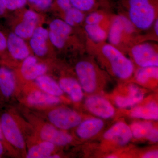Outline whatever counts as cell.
Instances as JSON below:
<instances>
[{
	"label": "cell",
	"instance_id": "cell-28",
	"mask_svg": "<svg viewBox=\"0 0 158 158\" xmlns=\"http://www.w3.org/2000/svg\"><path fill=\"white\" fill-rule=\"evenodd\" d=\"M153 127V124L149 122H139L133 123L131 130L132 136L135 138L146 137L149 131Z\"/></svg>",
	"mask_w": 158,
	"mask_h": 158
},
{
	"label": "cell",
	"instance_id": "cell-29",
	"mask_svg": "<svg viewBox=\"0 0 158 158\" xmlns=\"http://www.w3.org/2000/svg\"><path fill=\"white\" fill-rule=\"evenodd\" d=\"M72 6L84 12L98 10L100 5L97 0H69Z\"/></svg>",
	"mask_w": 158,
	"mask_h": 158
},
{
	"label": "cell",
	"instance_id": "cell-27",
	"mask_svg": "<svg viewBox=\"0 0 158 158\" xmlns=\"http://www.w3.org/2000/svg\"><path fill=\"white\" fill-rule=\"evenodd\" d=\"M64 14L65 15L63 20L72 27L80 24L85 22L86 17L85 12L73 7H71L64 12Z\"/></svg>",
	"mask_w": 158,
	"mask_h": 158
},
{
	"label": "cell",
	"instance_id": "cell-25",
	"mask_svg": "<svg viewBox=\"0 0 158 158\" xmlns=\"http://www.w3.org/2000/svg\"><path fill=\"white\" fill-rule=\"evenodd\" d=\"M135 79L141 84H146L151 80H157L158 66L140 67L136 71Z\"/></svg>",
	"mask_w": 158,
	"mask_h": 158
},
{
	"label": "cell",
	"instance_id": "cell-13",
	"mask_svg": "<svg viewBox=\"0 0 158 158\" xmlns=\"http://www.w3.org/2000/svg\"><path fill=\"white\" fill-rule=\"evenodd\" d=\"M49 31L42 27H37L30 38V47L36 56L42 57L47 53Z\"/></svg>",
	"mask_w": 158,
	"mask_h": 158
},
{
	"label": "cell",
	"instance_id": "cell-41",
	"mask_svg": "<svg viewBox=\"0 0 158 158\" xmlns=\"http://www.w3.org/2000/svg\"><path fill=\"white\" fill-rule=\"evenodd\" d=\"M60 157H59V156L57 155H51V156H49L48 158H59Z\"/></svg>",
	"mask_w": 158,
	"mask_h": 158
},
{
	"label": "cell",
	"instance_id": "cell-8",
	"mask_svg": "<svg viewBox=\"0 0 158 158\" xmlns=\"http://www.w3.org/2000/svg\"><path fill=\"white\" fill-rule=\"evenodd\" d=\"M85 105L91 113L101 118H111L115 113V110L112 105L102 97H89L86 99Z\"/></svg>",
	"mask_w": 158,
	"mask_h": 158
},
{
	"label": "cell",
	"instance_id": "cell-22",
	"mask_svg": "<svg viewBox=\"0 0 158 158\" xmlns=\"http://www.w3.org/2000/svg\"><path fill=\"white\" fill-rule=\"evenodd\" d=\"M85 31L88 39L95 43L105 42L109 30L99 25L85 24Z\"/></svg>",
	"mask_w": 158,
	"mask_h": 158
},
{
	"label": "cell",
	"instance_id": "cell-24",
	"mask_svg": "<svg viewBox=\"0 0 158 158\" xmlns=\"http://www.w3.org/2000/svg\"><path fill=\"white\" fill-rule=\"evenodd\" d=\"M55 149V145L51 142L44 141L31 147L27 154L28 158H48Z\"/></svg>",
	"mask_w": 158,
	"mask_h": 158
},
{
	"label": "cell",
	"instance_id": "cell-14",
	"mask_svg": "<svg viewBox=\"0 0 158 158\" xmlns=\"http://www.w3.org/2000/svg\"><path fill=\"white\" fill-rule=\"evenodd\" d=\"M40 136L44 141L59 146L66 145L72 140L70 135L57 129L54 126L50 124L45 125L42 127Z\"/></svg>",
	"mask_w": 158,
	"mask_h": 158
},
{
	"label": "cell",
	"instance_id": "cell-2",
	"mask_svg": "<svg viewBox=\"0 0 158 158\" xmlns=\"http://www.w3.org/2000/svg\"><path fill=\"white\" fill-rule=\"evenodd\" d=\"M121 12L138 32L149 30L158 19V0H120Z\"/></svg>",
	"mask_w": 158,
	"mask_h": 158
},
{
	"label": "cell",
	"instance_id": "cell-10",
	"mask_svg": "<svg viewBox=\"0 0 158 158\" xmlns=\"http://www.w3.org/2000/svg\"><path fill=\"white\" fill-rule=\"evenodd\" d=\"M23 60L21 73L26 80H36L38 77L44 75L47 71L46 65L38 63L37 58L34 56L30 55Z\"/></svg>",
	"mask_w": 158,
	"mask_h": 158
},
{
	"label": "cell",
	"instance_id": "cell-40",
	"mask_svg": "<svg viewBox=\"0 0 158 158\" xmlns=\"http://www.w3.org/2000/svg\"><path fill=\"white\" fill-rule=\"evenodd\" d=\"M37 1H38V0H27V2H28L31 3V4H32V5H33L34 4H35Z\"/></svg>",
	"mask_w": 158,
	"mask_h": 158
},
{
	"label": "cell",
	"instance_id": "cell-5",
	"mask_svg": "<svg viewBox=\"0 0 158 158\" xmlns=\"http://www.w3.org/2000/svg\"><path fill=\"white\" fill-rule=\"evenodd\" d=\"M75 71L81 88L88 93L94 92L98 81V72L94 64L88 60H82L77 63Z\"/></svg>",
	"mask_w": 158,
	"mask_h": 158
},
{
	"label": "cell",
	"instance_id": "cell-42",
	"mask_svg": "<svg viewBox=\"0 0 158 158\" xmlns=\"http://www.w3.org/2000/svg\"><path fill=\"white\" fill-rule=\"evenodd\" d=\"M107 158H117V157H116V156H115L114 155H111V156H109L107 157Z\"/></svg>",
	"mask_w": 158,
	"mask_h": 158
},
{
	"label": "cell",
	"instance_id": "cell-21",
	"mask_svg": "<svg viewBox=\"0 0 158 158\" xmlns=\"http://www.w3.org/2000/svg\"><path fill=\"white\" fill-rule=\"evenodd\" d=\"M35 80L37 86L45 93L57 97L61 96L63 94L59 84L48 76L43 75Z\"/></svg>",
	"mask_w": 158,
	"mask_h": 158
},
{
	"label": "cell",
	"instance_id": "cell-36",
	"mask_svg": "<svg viewBox=\"0 0 158 158\" xmlns=\"http://www.w3.org/2000/svg\"><path fill=\"white\" fill-rule=\"evenodd\" d=\"M100 6L105 7L109 8L111 6V0H97Z\"/></svg>",
	"mask_w": 158,
	"mask_h": 158
},
{
	"label": "cell",
	"instance_id": "cell-11",
	"mask_svg": "<svg viewBox=\"0 0 158 158\" xmlns=\"http://www.w3.org/2000/svg\"><path fill=\"white\" fill-rule=\"evenodd\" d=\"M7 50L13 59L24 60L30 56V51L24 39L11 33L7 37Z\"/></svg>",
	"mask_w": 158,
	"mask_h": 158
},
{
	"label": "cell",
	"instance_id": "cell-7",
	"mask_svg": "<svg viewBox=\"0 0 158 158\" xmlns=\"http://www.w3.org/2000/svg\"><path fill=\"white\" fill-rule=\"evenodd\" d=\"M0 124L4 138L13 146L23 149L25 146L24 141L13 117L9 113H3Z\"/></svg>",
	"mask_w": 158,
	"mask_h": 158
},
{
	"label": "cell",
	"instance_id": "cell-4",
	"mask_svg": "<svg viewBox=\"0 0 158 158\" xmlns=\"http://www.w3.org/2000/svg\"><path fill=\"white\" fill-rule=\"evenodd\" d=\"M127 52L140 67L158 66L157 44L145 41L137 43L131 46Z\"/></svg>",
	"mask_w": 158,
	"mask_h": 158
},
{
	"label": "cell",
	"instance_id": "cell-3",
	"mask_svg": "<svg viewBox=\"0 0 158 158\" xmlns=\"http://www.w3.org/2000/svg\"><path fill=\"white\" fill-rule=\"evenodd\" d=\"M138 32L129 19L119 13L112 15L107 40L109 43L124 53L131 46L138 42Z\"/></svg>",
	"mask_w": 158,
	"mask_h": 158
},
{
	"label": "cell",
	"instance_id": "cell-6",
	"mask_svg": "<svg viewBox=\"0 0 158 158\" xmlns=\"http://www.w3.org/2000/svg\"><path fill=\"white\" fill-rule=\"evenodd\" d=\"M48 118L54 126L63 130H68L75 127L81 123V118L75 111L59 108L50 111Z\"/></svg>",
	"mask_w": 158,
	"mask_h": 158
},
{
	"label": "cell",
	"instance_id": "cell-20",
	"mask_svg": "<svg viewBox=\"0 0 158 158\" xmlns=\"http://www.w3.org/2000/svg\"><path fill=\"white\" fill-rule=\"evenodd\" d=\"M27 101L29 104L33 106H44L57 104L60 102V99L44 91L36 90L30 94Z\"/></svg>",
	"mask_w": 158,
	"mask_h": 158
},
{
	"label": "cell",
	"instance_id": "cell-39",
	"mask_svg": "<svg viewBox=\"0 0 158 158\" xmlns=\"http://www.w3.org/2000/svg\"><path fill=\"white\" fill-rule=\"evenodd\" d=\"M4 139V135L2 131V128H1V124H0V141H3Z\"/></svg>",
	"mask_w": 158,
	"mask_h": 158
},
{
	"label": "cell",
	"instance_id": "cell-30",
	"mask_svg": "<svg viewBox=\"0 0 158 158\" xmlns=\"http://www.w3.org/2000/svg\"><path fill=\"white\" fill-rule=\"evenodd\" d=\"M6 10L14 11L22 9L27 5V0H2Z\"/></svg>",
	"mask_w": 158,
	"mask_h": 158
},
{
	"label": "cell",
	"instance_id": "cell-16",
	"mask_svg": "<svg viewBox=\"0 0 158 158\" xmlns=\"http://www.w3.org/2000/svg\"><path fill=\"white\" fill-rule=\"evenodd\" d=\"M128 92L127 96H117L115 98V103L118 107L126 108L133 106L141 101L144 98L142 91L136 85H130Z\"/></svg>",
	"mask_w": 158,
	"mask_h": 158
},
{
	"label": "cell",
	"instance_id": "cell-34",
	"mask_svg": "<svg viewBox=\"0 0 158 158\" xmlns=\"http://www.w3.org/2000/svg\"><path fill=\"white\" fill-rule=\"evenodd\" d=\"M146 138L150 141L153 142H157L158 141V131L156 128L152 127L149 131Z\"/></svg>",
	"mask_w": 158,
	"mask_h": 158
},
{
	"label": "cell",
	"instance_id": "cell-23",
	"mask_svg": "<svg viewBox=\"0 0 158 158\" xmlns=\"http://www.w3.org/2000/svg\"><path fill=\"white\" fill-rule=\"evenodd\" d=\"M112 15L103 11L95 10L89 12L85 17V24L99 25L109 30Z\"/></svg>",
	"mask_w": 158,
	"mask_h": 158
},
{
	"label": "cell",
	"instance_id": "cell-19",
	"mask_svg": "<svg viewBox=\"0 0 158 158\" xmlns=\"http://www.w3.org/2000/svg\"><path fill=\"white\" fill-rule=\"evenodd\" d=\"M131 115L134 118L148 120H157L158 105L155 102H150L145 106L134 109Z\"/></svg>",
	"mask_w": 158,
	"mask_h": 158
},
{
	"label": "cell",
	"instance_id": "cell-26",
	"mask_svg": "<svg viewBox=\"0 0 158 158\" xmlns=\"http://www.w3.org/2000/svg\"><path fill=\"white\" fill-rule=\"evenodd\" d=\"M72 27L63 20L56 19L50 23L49 31L68 40L72 33Z\"/></svg>",
	"mask_w": 158,
	"mask_h": 158
},
{
	"label": "cell",
	"instance_id": "cell-1",
	"mask_svg": "<svg viewBox=\"0 0 158 158\" xmlns=\"http://www.w3.org/2000/svg\"><path fill=\"white\" fill-rule=\"evenodd\" d=\"M88 51L109 64L113 74L120 79L127 80L132 75L134 66L131 60L124 53L109 43H95L88 39Z\"/></svg>",
	"mask_w": 158,
	"mask_h": 158
},
{
	"label": "cell",
	"instance_id": "cell-33",
	"mask_svg": "<svg viewBox=\"0 0 158 158\" xmlns=\"http://www.w3.org/2000/svg\"><path fill=\"white\" fill-rule=\"evenodd\" d=\"M7 37L0 31V54L7 50Z\"/></svg>",
	"mask_w": 158,
	"mask_h": 158
},
{
	"label": "cell",
	"instance_id": "cell-9",
	"mask_svg": "<svg viewBox=\"0 0 158 158\" xmlns=\"http://www.w3.org/2000/svg\"><path fill=\"white\" fill-rule=\"evenodd\" d=\"M38 14L34 10H27L23 15L22 21L15 27L14 33L23 39L31 38L38 22Z\"/></svg>",
	"mask_w": 158,
	"mask_h": 158
},
{
	"label": "cell",
	"instance_id": "cell-12",
	"mask_svg": "<svg viewBox=\"0 0 158 158\" xmlns=\"http://www.w3.org/2000/svg\"><path fill=\"white\" fill-rule=\"evenodd\" d=\"M106 140L115 141L119 145H124L129 142L132 137L131 128L122 122L117 123L104 135Z\"/></svg>",
	"mask_w": 158,
	"mask_h": 158
},
{
	"label": "cell",
	"instance_id": "cell-32",
	"mask_svg": "<svg viewBox=\"0 0 158 158\" xmlns=\"http://www.w3.org/2000/svg\"><path fill=\"white\" fill-rule=\"evenodd\" d=\"M56 3L58 8L64 12L73 7L69 0H56Z\"/></svg>",
	"mask_w": 158,
	"mask_h": 158
},
{
	"label": "cell",
	"instance_id": "cell-37",
	"mask_svg": "<svg viewBox=\"0 0 158 158\" xmlns=\"http://www.w3.org/2000/svg\"><path fill=\"white\" fill-rule=\"evenodd\" d=\"M6 7L4 6L2 0H0V16H3L6 14Z\"/></svg>",
	"mask_w": 158,
	"mask_h": 158
},
{
	"label": "cell",
	"instance_id": "cell-17",
	"mask_svg": "<svg viewBox=\"0 0 158 158\" xmlns=\"http://www.w3.org/2000/svg\"><path fill=\"white\" fill-rule=\"evenodd\" d=\"M15 87L14 73L9 69L0 67V93L5 98L11 97Z\"/></svg>",
	"mask_w": 158,
	"mask_h": 158
},
{
	"label": "cell",
	"instance_id": "cell-18",
	"mask_svg": "<svg viewBox=\"0 0 158 158\" xmlns=\"http://www.w3.org/2000/svg\"><path fill=\"white\" fill-rule=\"evenodd\" d=\"M59 85L63 91L68 94L74 102H78L83 97L82 88L80 83L71 77H64L60 79Z\"/></svg>",
	"mask_w": 158,
	"mask_h": 158
},
{
	"label": "cell",
	"instance_id": "cell-15",
	"mask_svg": "<svg viewBox=\"0 0 158 158\" xmlns=\"http://www.w3.org/2000/svg\"><path fill=\"white\" fill-rule=\"evenodd\" d=\"M77 133L80 138L88 139L97 135L102 129L104 123L101 119L90 118L79 124Z\"/></svg>",
	"mask_w": 158,
	"mask_h": 158
},
{
	"label": "cell",
	"instance_id": "cell-31",
	"mask_svg": "<svg viewBox=\"0 0 158 158\" xmlns=\"http://www.w3.org/2000/svg\"><path fill=\"white\" fill-rule=\"evenodd\" d=\"M53 3V0H38L34 6L40 10H46L50 8Z\"/></svg>",
	"mask_w": 158,
	"mask_h": 158
},
{
	"label": "cell",
	"instance_id": "cell-38",
	"mask_svg": "<svg viewBox=\"0 0 158 158\" xmlns=\"http://www.w3.org/2000/svg\"><path fill=\"white\" fill-rule=\"evenodd\" d=\"M4 146H3V143L2 141H0V158L2 155L3 152H4Z\"/></svg>",
	"mask_w": 158,
	"mask_h": 158
},
{
	"label": "cell",
	"instance_id": "cell-35",
	"mask_svg": "<svg viewBox=\"0 0 158 158\" xmlns=\"http://www.w3.org/2000/svg\"><path fill=\"white\" fill-rule=\"evenodd\" d=\"M158 157V151H152L145 154L143 156L144 158H156Z\"/></svg>",
	"mask_w": 158,
	"mask_h": 158
}]
</instances>
